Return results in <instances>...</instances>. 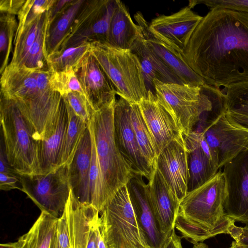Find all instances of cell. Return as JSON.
I'll return each mask as SVG.
<instances>
[{
  "label": "cell",
  "mask_w": 248,
  "mask_h": 248,
  "mask_svg": "<svg viewBox=\"0 0 248 248\" xmlns=\"http://www.w3.org/2000/svg\"><path fill=\"white\" fill-rule=\"evenodd\" d=\"M68 124V114L64 100L53 133L47 139L37 141L38 160L42 174L51 172L61 166Z\"/></svg>",
  "instance_id": "21"
},
{
  "label": "cell",
  "mask_w": 248,
  "mask_h": 248,
  "mask_svg": "<svg viewBox=\"0 0 248 248\" xmlns=\"http://www.w3.org/2000/svg\"><path fill=\"white\" fill-rule=\"evenodd\" d=\"M181 55L208 85L220 89L248 81V13L210 10Z\"/></svg>",
  "instance_id": "1"
},
{
  "label": "cell",
  "mask_w": 248,
  "mask_h": 248,
  "mask_svg": "<svg viewBox=\"0 0 248 248\" xmlns=\"http://www.w3.org/2000/svg\"><path fill=\"white\" fill-rule=\"evenodd\" d=\"M143 177L135 175L126 185L132 205L150 248H162L167 239L162 234L151 207Z\"/></svg>",
  "instance_id": "18"
},
{
  "label": "cell",
  "mask_w": 248,
  "mask_h": 248,
  "mask_svg": "<svg viewBox=\"0 0 248 248\" xmlns=\"http://www.w3.org/2000/svg\"><path fill=\"white\" fill-rule=\"evenodd\" d=\"M115 102L96 111L89 124L95 146L107 203L136 175L121 155L115 142L114 132Z\"/></svg>",
  "instance_id": "4"
},
{
  "label": "cell",
  "mask_w": 248,
  "mask_h": 248,
  "mask_svg": "<svg viewBox=\"0 0 248 248\" xmlns=\"http://www.w3.org/2000/svg\"><path fill=\"white\" fill-rule=\"evenodd\" d=\"M229 248H231L230 247Z\"/></svg>",
  "instance_id": "49"
},
{
  "label": "cell",
  "mask_w": 248,
  "mask_h": 248,
  "mask_svg": "<svg viewBox=\"0 0 248 248\" xmlns=\"http://www.w3.org/2000/svg\"><path fill=\"white\" fill-rule=\"evenodd\" d=\"M0 248H16L15 242L1 244Z\"/></svg>",
  "instance_id": "46"
},
{
  "label": "cell",
  "mask_w": 248,
  "mask_h": 248,
  "mask_svg": "<svg viewBox=\"0 0 248 248\" xmlns=\"http://www.w3.org/2000/svg\"><path fill=\"white\" fill-rule=\"evenodd\" d=\"M58 218L41 212L29 231L15 242L16 248H50Z\"/></svg>",
  "instance_id": "25"
},
{
  "label": "cell",
  "mask_w": 248,
  "mask_h": 248,
  "mask_svg": "<svg viewBox=\"0 0 248 248\" xmlns=\"http://www.w3.org/2000/svg\"><path fill=\"white\" fill-rule=\"evenodd\" d=\"M231 248H241L240 246L235 241L232 242L231 246Z\"/></svg>",
  "instance_id": "48"
},
{
  "label": "cell",
  "mask_w": 248,
  "mask_h": 248,
  "mask_svg": "<svg viewBox=\"0 0 248 248\" xmlns=\"http://www.w3.org/2000/svg\"><path fill=\"white\" fill-rule=\"evenodd\" d=\"M225 178L220 170L205 183L187 193L180 202L175 229L196 244L221 234H228L235 222L224 212Z\"/></svg>",
  "instance_id": "2"
},
{
  "label": "cell",
  "mask_w": 248,
  "mask_h": 248,
  "mask_svg": "<svg viewBox=\"0 0 248 248\" xmlns=\"http://www.w3.org/2000/svg\"><path fill=\"white\" fill-rule=\"evenodd\" d=\"M200 132L218 169L248 149V132L232 125L226 116L224 108L206 122Z\"/></svg>",
  "instance_id": "9"
},
{
  "label": "cell",
  "mask_w": 248,
  "mask_h": 248,
  "mask_svg": "<svg viewBox=\"0 0 248 248\" xmlns=\"http://www.w3.org/2000/svg\"><path fill=\"white\" fill-rule=\"evenodd\" d=\"M162 248H183L181 237L176 234L175 230L167 239Z\"/></svg>",
  "instance_id": "44"
},
{
  "label": "cell",
  "mask_w": 248,
  "mask_h": 248,
  "mask_svg": "<svg viewBox=\"0 0 248 248\" xmlns=\"http://www.w3.org/2000/svg\"><path fill=\"white\" fill-rule=\"evenodd\" d=\"M84 1V0H74L72 3L63 12L58 16L50 25L46 43L48 56L59 50Z\"/></svg>",
  "instance_id": "26"
},
{
  "label": "cell",
  "mask_w": 248,
  "mask_h": 248,
  "mask_svg": "<svg viewBox=\"0 0 248 248\" xmlns=\"http://www.w3.org/2000/svg\"><path fill=\"white\" fill-rule=\"evenodd\" d=\"M20 190L41 210L57 218L63 214L71 191L69 165L46 174H18Z\"/></svg>",
  "instance_id": "8"
},
{
  "label": "cell",
  "mask_w": 248,
  "mask_h": 248,
  "mask_svg": "<svg viewBox=\"0 0 248 248\" xmlns=\"http://www.w3.org/2000/svg\"><path fill=\"white\" fill-rule=\"evenodd\" d=\"M99 227L107 248H150L137 219L126 185L100 211Z\"/></svg>",
  "instance_id": "7"
},
{
  "label": "cell",
  "mask_w": 248,
  "mask_h": 248,
  "mask_svg": "<svg viewBox=\"0 0 248 248\" xmlns=\"http://www.w3.org/2000/svg\"><path fill=\"white\" fill-rule=\"evenodd\" d=\"M154 85L157 100L175 117L183 135L193 131L203 114L223 105L220 89L206 84L196 86L154 79Z\"/></svg>",
  "instance_id": "3"
},
{
  "label": "cell",
  "mask_w": 248,
  "mask_h": 248,
  "mask_svg": "<svg viewBox=\"0 0 248 248\" xmlns=\"http://www.w3.org/2000/svg\"><path fill=\"white\" fill-rule=\"evenodd\" d=\"M157 168L180 202L187 193L189 178L184 138L171 141L161 152L157 160Z\"/></svg>",
  "instance_id": "16"
},
{
  "label": "cell",
  "mask_w": 248,
  "mask_h": 248,
  "mask_svg": "<svg viewBox=\"0 0 248 248\" xmlns=\"http://www.w3.org/2000/svg\"><path fill=\"white\" fill-rule=\"evenodd\" d=\"M131 103L123 98L116 100L114 109V132L116 145L136 175L148 182L155 171L144 156L138 143L130 116Z\"/></svg>",
  "instance_id": "11"
},
{
  "label": "cell",
  "mask_w": 248,
  "mask_h": 248,
  "mask_svg": "<svg viewBox=\"0 0 248 248\" xmlns=\"http://www.w3.org/2000/svg\"><path fill=\"white\" fill-rule=\"evenodd\" d=\"M130 50L137 56L140 61L148 91H150L155 94L154 79L164 83L184 84L164 62L148 47L142 33L135 41Z\"/></svg>",
  "instance_id": "22"
},
{
  "label": "cell",
  "mask_w": 248,
  "mask_h": 248,
  "mask_svg": "<svg viewBox=\"0 0 248 248\" xmlns=\"http://www.w3.org/2000/svg\"><path fill=\"white\" fill-rule=\"evenodd\" d=\"M130 116L139 147L150 167L155 170L158 155L153 138L138 104L131 103Z\"/></svg>",
  "instance_id": "28"
},
{
  "label": "cell",
  "mask_w": 248,
  "mask_h": 248,
  "mask_svg": "<svg viewBox=\"0 0 248 248\" xmlns=\"http://www.w3.org/2000/svg\"><path fill=\"white\" fill-rule=\"evenodd\" d=\"M90 52L106 73L116 94L133 104L148 96L140 61L130 50L115 48L106 42H89Z\"/></svg>",
  "instance_id": "6"
},
{
  "label": "cell",
  "mask_w": 248,
  "mask_h": 248,
  "mask_svg": "<svg viewBox=\"0 0 248 248\" xmlns=\"http://www.w3.org/2000/svg\"><path fill=\"white\" fill-rule=\"evenodd\" d=\"M64 101L68 114V124L62 150L61 166L71 163L89 126L75 113L66 101Z\"/></svg>",
  "instance_id": "30"
},
{
  "label": "cell",
  "mask_w": 248,
  "mask_h": 248,
  "mask_svg": "<svg viewBox=\"0 0 248 248\" xmlns=\"http://www.w3.org/2000/svg\"><path fill=\"white\" fill-rule=\"evenodd\" d=\"M50 11V10H49ZM49 11L42 23L36 40L30 48L22 65L33 70L47 69L46 43L50 26Z\"/></svg>",
  "instance_id": "32"
},
{
  "label": "cell",
  "mask_w": 248,
  "mask_h": 248,
  "mask_svg": "<svg viewBox=\"0 0 248 248\" xmlns=\"http://www.w3.org/2000/svg\"><path fill=\"white\" fill-rule=\"evenodd\" d=\"M19 185L21 186L18 174L0 172V188L1 190L9 191L16 188L20 190V187L18 186Z\"/></svg>",
  "instance_id": "40"
},
{
  "label": "cell",
  "mask_w": 248,
  "mask_h": 248,
  "mask_svg": "<svg viewBox=\"0 0 248 248\" xmlns=\"http://www.w3.org/2000/svg\"><path fill=\"white\" fill-rule=\"evenodd\" d=\"M92 154V139L88 126L69 165V179L72 192L75 198L83 203H89V202Z\"/></svg>",
  "instance_id": "20"
},
{
  "label": "cell",
  "mask_w": 248,
  "mask_h": 248,
  "mask_svg": "<svg viewBox=\"0 0 248 248\" xmlns=\"http://www.w3.org/2000/svg\"><path fill=\"white\" fill-rule=\"evenodd\" d=\"M57 0H27L19 12L17 30L23 28L46 12L49 11Z\"/></svg>",
  "instance_id": "36"
},
{
  "label": "cell",
  "mask_w": 248,
  "mask_h": 248,
  "mask_svg": "<svg viewBox=\"0 0 248 248\" xmlns=\"http://www.w3.org/2000/svg\"><path fill=\"white\" fill-rule=\"evenodd\" d=\"M146 188L158 226L162 234L168 239L175 230L180 202L157 167Z\"/></svg>",
  "instance_id": "17"
},
{
  "label": "cell",
  "mask_w": 248,
  "mask_h": 248,
  "mask_svg": "<svg viewBox=\"0 0 248 248\" xmlns=\"http://www.w3.org/2000/svg\"><path fill=\"white\" fill-rule=\"evenodd\" d=\"M0 21L1 74L9 64V57L12 49V41L16 35L18 23L15 15L5 13H0Z\"/></svg>",
  "instance_id": "34"
},
{
  "label": "cell",
  "mask_w": 248,
  "mask_h": 248,
  "mask_svg": "<svg viewBox=\"0 0 248 248\" xmlns=\"http://www.w3.org/2000/svg\"><path fill=\"white\" fill-rule=\"evenodd\" d=\"M0 118L8 162L20 175L41 174L37 141L15 103L0 95Z\"/></svg>",
  "instance_id": "5"
},
{
  "label": "cell",
  "mask_w": 248,
  "mask_h": 248,
  "mask_svg": "<svg viewBox=\"0 0 248 248\" xmlns=\"http://www.w3.org/2000/svg\"><path fill=\"white\" fill-rule=\"evenodd\" d=\"M73 0H57L49 11L50 25L54 21L56 18L63 12L73 2Z\"/></svg>",
  "instance_id": "43"
},
{
  "label": "cell",
  "mask_w": 248,
  "mask_h": 248,
  "mask_svg": "<svg viewBox=\"0 0 248 248\" xmlns=\"http://www.w3.org/2000/svg\"><path fill=\"white\" fill-rule=\"evenodd\" d=\"M134 18L140 27L148 47L164 62L184 84L196 86H202L206 84L203 79L183 60L180 53L169 47L153 36L149 29V23L140 12H137Z\"/></svg>",
  "instance_id": "19"
},
{
  "label": "cell",
  "mask_w": 248,
  "mask_h": 248,
  "mask_svg": "<svg viewBox=\"0 0 248 248\" xmlns=\"http://www.w3.org/2000/svg\"><path fill=\"white\" fill-rule=\"evenodd\" d=\"M86 99L94 111L116 100V91L108 76L90 52L76 71Z\"/></svg>",
  "instance_id": "15"
},
{
  "label": "cell",
  "mask_w": 248,
  "mask_h": 248,
  "mask_svg": "<svg viewBox=\"0 0 248 248\" xmlns=\"http://www.w3.org/2000/svg\"><path fill=\"white\" fill-rule=\"evenodd\" d=\"M108 1V0H85L77 14L60 47L74 37L91 28L103 14Z\"/></svg>",
  "instance_id": "27"
},
{
  "label": "cell",
  "mask_w": 248,
  "mask_h": 248,
  "mask_svg": "<svg viewBox=\"0 0 248 248\" xmlns=\"http://www.w3.org/2000/svg\"><path fill=\"white\" fill-rule=\"evenodd\" d=\"M220 90L226 111L248 116V81L232 84Z\"/></svg>",
  "instance_id": "33"
},
{
  "label": "cell",
  "mask_w": 248,
  "mask_h": 248,
  "mask_svg": "<svg viewBox=\"0 0 248 248\" xmlns=\"http://www.w3.org/2000/svg\"><path fill=\"white\" fill-rule=\"evenodd\" d=\"M48 12V11H47ZM47 12L17 30L14 38V49L10 63L22 65L31 46L37 36L40 27Z\"/></svg>",
  "instance_id": "31"
},
{
  "label": "cell",
  "mask_w": 248,
  "mask_h": 248,
  "mask_svg": "<svg viewBox=\"0 0 248 248\" xmlns=\"http://www.w3.org/2000/svg\"><path fill=\"white\" fill-rule=\"evenodd\" d=\"M90 52L89 42L55 51L47 57V69L51 73L72 69L76 72Z\"/></svg>",
  "instance_id": "29"
},
{
  "label": "cell",
  "mask_w": 248,
  "mask_h": 248,
  "mask_svg": "<svg viewBox=\"0 0 248 248\" xmlns=\"http://www.w3.org/2000/svg\"><path fill=\"white\" fill-rule=\"evenodd\" d=\"M223 167L226 186L224 213L234 222L248 226V149Z\"/></svg>",
  "instance_id": "10"
},
{
  "label": "cell",
  "mask_w": 248,
  "mask_h": 248,
  "mask_svg": "<svg viewBox=\"0 0 248 248\" xmlns=\"http://www.w3.org/2000/svg\"><path fill=\"white\" fill-rule=\"evenodd\" d=\"M64 213L71 248H98L99 242L104 239L99 211L78 200L71 189Z\"/></svg>",
  "instance_id": "12"
},
{
  "label": "cell",
  "mask_w": 248,
  "mask_h": 248,
  "mask_svg": "<svg viewBox=\"0 0 248 248\" xmlns=\"http://www.w3.org/2000/svg\"><path fill=\"white\" fill-rule=\"evenodd\" d=\"M228 234L241 248H248V226L240 227L233 224L229 227Z\"/></svg>",
  "instance_id": "39"
},
{
  "label": "cell",
  "mask_w": 248,
  "mask_h": 248,
  "mask_svg": "<svg viewBox=\"0 0 248 248\" xmlns=\"http://www.w3.org/2000/svg\"><path fill=\"white\" fill-rule=\"evenodd\" d=\"M75 113L88 125L95 111L92 108L85 95L72 92L63 96Z\"/></svg>",
  "instance_id": "37"
},
{
  "label": "cell",
  "mask_w": 248,
  "mask_h": 248,
  "mask_svg": "<svg viewBox=\"0 0 248 248\" xmlns=\"http://www.w3.org/2000/svg\"><path fill=\"white\" fill-rule=\"evenodd\" d=\"M138 104L143 119L153 138L157 154L171 141L183 138V132L174 115L157 100L151 91Z\"/></svg>",
  "instance_id": "14"
},
{
  "label": "cell",
  "mask_w": 248,
  "mask_h": 248,
  "mask_svg": "<svg viewBox=\"0 0 248 248\" xmlns=\"http://www.w3.org/2000/svg\"><path fill=\"white\" fill-rule=\"evenodd\" d=\"M199 132L183 135L188 158L189 178L187 192L201 186L217 172L218 167L203 151L199 143Z\"/></svg>",
  "instance_id": "23"
},
{
  "label": "cell",
  "mask_w": 248,
  "mask_h": 248,
  "mask_svg": "<svg viewBox=\"0 0 248 248\" xmlns=\"http://www.w3.org/2000/svg\"><path fill=\"white\" fill-rule=\"evenodd\" d=\"M225 111L228 121L234 126L248 132V116Z\"/></svg>",
  "instance_id": "42"
},
{
  "label": "cell",
  "mask_w": 248,
  "mask_h": 248,
  "mask_svg": "<svg viewBox=\"0 0 248 248\" xmlns=\"http://www.w3.org/2000/svg\"><path fill=\"white\" fill-rule=\"evenodd\" d=\"M49 83L50 89L59 93L62 97L72 92L85 95L74 69L51 73Z\"/></svg>",
  "instance_id": "35"
},
{
  "label": "cell",
  "mask_w": 248,
  "mask_h": 248,
  "mask_svg": "<svg viewBox=\"0 0 248 248\" xmlns=\"http://www.w3.org/2000/svg\"><path fill=\"white\" fill-rule=\"evenodd\" d=\"M26 0H0V13L12 15H18Z\"/></svg>",
  "instance_id": "41"
},
{
  "label": "cell",
  "mask_w": 248,
  "mask_h": 248,
  "mask_svg": "<svg viewBox=\"0 0 248 248\" xmlns=\"http://www.w3.org/2000/svg\"><path fill=\"white\" fill-rule=\"evenodd\" d=\"M193 248H209L208 246L205 244L200 242L197 243L196 244H194L193 246Z\"/></svg>",
  "instance_id": "47"
},
{
  "label": "cell",
  "mask_w": 248,
  "mask_h": 248,
  "mask_svg": "<svg viewBox=\"0 0 248 248\" xmlns=\"http://www.w3.org/2000/svg\"><path fill=\"white\" fill-rule=\"evenodd\" d=\"M199 4H203L210 10L223 8L248 13V0H191L188 6L191 9Z\"/></svg>",
  "instance_id": "38"
},
{
  "label": "cell",
  "mask_w": 248,
  "mask_h": 248,
  "mask_svg": "<svg viewBox=\"0 0 248 248\" xmlns=\"http://www.w3.org/2000/svg\"><path fill=\"white\" fill-rule=\"evenodd\" d=\"M141 34L140 27L134 23L125 5L121 1L116 0L106 43L116 48L130 50Z\"/></svg>",
  "instance_id": "24"
},
{
  "label": "cell",
  "mask_w": 248,
  "mask_h": 248,
  "mask_svg": "<svg viewBox=\"0 0 248 248\" xmlns=\"http://www.w3.org/2000/svg\"><path fill=\"white\" fill-rule=\"evenodd\" d=\"M202 18L187 6L170 15L153 19L149 27L155 38L181 54Z\"/></svg>",
  "instance_id": "13"
},
{
  "label": "cell",
  "mask_w": 248,
  "mask_h": 248,
  "mask_svg": "<svg viewBox=\"0 0 248 248\" xmlns=\"http://www.w3.org/2000/svg\"><path fill=\"white\" fill-rule=\"evenodd\" d=\"M50 248H71L70 243L61 239L55 234Z\"/></svg>",
  "instance_id": "45"
}]
</instances>
